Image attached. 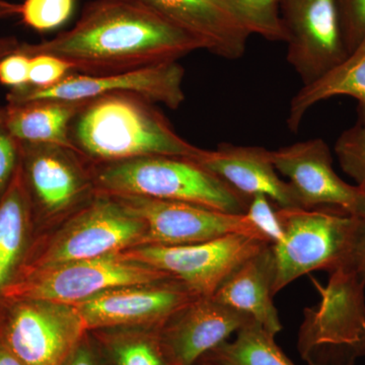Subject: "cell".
Returning a JSON list of instances; mask_svg holds the SVG:
<instances>
[{
	"label": "cell",
	"mask_w": 365,
	"mask_h": 365,
	"mask_svg": "<svg viewBox=\"0 0 365 365\" xmlns=\"http://www.w3.org/2000/svg\"><path fill=\"white\" fill-rule=\"evenodd\" d=\"M335 153L343 172L365 187V123L357 122L343 131L336 141Z\"/></svg>",
	"instance_id": "cell-27"
},
{
	"label": "cell",
	"mask_w": 365,
	"mask_h": 365,
	"mask_svg": "<svg viewBox=\"0 0 365 365\" xmlns=\"http://www.w3.org/2000/svg\"><path fill=\"white\" fill-rule=\"evenodd\" d=\"M287 61L302 86L321 78L347 57L336 0H281Z\"/></svg>",
	"instance_id": "cell-11"
},
{
	"label": "cell",
	"mask_w": 365,
	"mask_h": 365,
	"mask_svg": "<svg viewBox=\"0 0 365 365\" xmlns=\"http://www.w3.org/2000/svg\"><path fill=\"white\" fill-rule=\"evenodd\" d=\"M185 71L179 62L143 67L122 73L91 76L74 72L57 85L49 88H25L9 90L7 104H23L34 101L83 102L93 98L130 93L153 103H160L176 110L185 101L182 91Z\"/></svg>",
	"instance_id": "cell-8"
},
{
	"label": "cell",
	"mask_w": 365,
	"mask_h": 365,
	"mask_svg": "<svg viewBox=\"0 0 365 365\" xmlns=\"http://www.w3.org/2000/svg\"><path fill=\"white\" fill-rule=\"evenodd\" d=\"M117 365H170L160 337L122 338L112 346Z\"/></svg>",
	"instance_id": "cell-26"
},
{
	"label": "cell",
	"mask_w": 365,
	"mask_h": 365,
	"mask_svg": "<svg viewBox=\"0 0 365 365\" xmlns=\"http://www.w3.org/2000/svg\"><path fill=\"white\" fill-rule=\"evenodd\" d=\"M88 331L72 304L32 300L14 314L9 352L24 365H64Z\"/></svg>",
	"instance_id": "cell-13"
},
{
	"label": "cell",
	"mask_w": 365,
	"mask_h": 365,
	"mask_svg": "<svg viewBox=\"0 0 365 365\" xmlns=\"http://www.w3.org/2000/svg\"><path fill=\"white\" fill-rule=\"evenodd\" d=\"M276 336L250 321L232 342L222 343L203 357L207 365H295L276 344Z\"/></svg>",
	"instance_id": "cell-22"
},
{
	"label": "cell",
	"mask_w": 365,
	"mask_h": 365,
	"mask_svg": "<svg viewBox=\"0 0 365 365\" xmlns=\"http://www.w3.org/2000/svg\"><path fill=\"white\" fill-rule=\"evenodd\" d=\"M37 262V267L90 260L140 246L145 225L115 197L98 192Z\"/></svg>",
	"instance_id": "cell-9"
},
{
	"label": "cell",
	"mask_w": 365,
	"mask_h": 365,
	"mask_svg": "<svg viewBox=\"0 0 365 365\" xmlns=\"http://www.w3.org/2000/svg\"><path fill=\"white\" fill-rule=\"evenodd\" d=\"M348 54L365 36V0H336Z\"/></svg>",
	"instance_id": "cell-30"
},
{
	"label": "cell",
	"mask_w": 365,
	"mask_h": 365,
	"mask_svg": "<svg viewBox=\"0 0 365 365\" xmlns=\"http://www.w3.org/2000/svg\"><path fill=\"white\" fill-rule=\"evenodd\" d=\"M362 188L365 192V187ZM353 216L355 218V228L351 253L344 267L351 269L365 282V194L359 210Z\"/></svg>",
	"instance_id": "cell-33"
},
{
	"label": "cell",
	"mask_w": 365,
	"mask_h": 365,
	"mask_svg": "<svg viewBox=\"0 0 365 365\" xmlns=\"http://www.w3.org/2000/svg\"><path fill=\"white\" fill-rule=\"evenodd\" d=\"M83 103L34 101L1 109L7 128L19 143L56 144L74 150L71 127Z\"/></svg>",
	"instance_id": "cell-21"
},
{
	"label": "cell",
	"mask_w": 365,
	"mask_h": 365,
	"mask_svg": "<svg viewBox=\"0 0 365 365\" xmlns=\"http://www.w3.org/2000/svg\"><path fill=\"white\" fill-rule=\"evenodd\" d=\"M276 170L287 178L299 208L329 209L354 215L364 189L336 173L330 148L322 138L309 139L271 150Z\"/></svg>",
	"instance_id": "cell-12"
},
{
	"label": "cell",
	"mask_w": 365,
	"mask_h": 365,
	"mask_svg": "<svg viewBox=\"0 0 365 365\" xmlns=\"http://www.w3.org/2000/svg\"><path fill=\"white\" fill-rule=\"evenodd\" d=\"M26 215L25 187L20 165L0 199V289L6 287L23 244Z\"/></svg>",
	"instance_id": "cell-23"
},
{
	"label": "cell",
	"mask_w": 365,
	"mask_h": 365,
	"mask_svg": "<svg viewBox=\"0 0 365 365\" xmlns=\"http://www.w3.org/2000/svg\"><path fill=\"white\" fill-rule=\"evenodd\" d=\"M252 35L271 42H287L281 18V0H225Z\"/></svg>",
	"instance_id": "cell-24"
},
{
	"label": "cell",
	"mask_w": 365,
	"mask_h": 365,
	"mask_svg": "<svg viewBox=\"0 0 365 365\" xmlns=\"http://www.w3.org/2000/svg\"><path fill=\"white\" fill-rule=\"evenodd\" d=\"M190 160L249 198L261 194L278 208H299L292 187L281 179L267 148L220 143L215 150H201Z\"/></svg>",
	"instance_id": "cell-17"
},
{
	"label": "cell",
	"mask_w": 365,
	"mask_h": 365,
	"mask_svg": "<svg viewBox=\"0 0 365 365\" xmlns=\"http://www.w3.org/2000/svg\"><path fill=\"white\" fill-rule=\"evenodd\" d=\"M20 160L21 143L7 128L0 108V199L13 182Z\"/></svg>",
	"instance_id": "cell-31"
},
{
	"label": "cell",
	"mask_w": 365,
	"mask_h": 365,
	"mask_svg": "<svg viewBox=\"0 0 365 365\" xmlns=\"http://www.w3.org/2000/svg\"><path fill=\"white\" fill-rule=\"evenodd\" d=\"M336 97L354 98L359 104V123H365V36L353 51L332 71L302 88L290 101L287 123L299 131L307 113L319 103Z\"/></svg>",
	"instance_id": "cell-20"
},
{
	"label": "cell",
	"mask_w": 365,
	"mask_h": 365,
	"mask_svg": "<svg viewBox=\"0 0 365 365\" xmlns=\"http://www.w3.org/2000/svg\"><path fill=\"white\" fill-rule=\"evenodd\" d=\"M31 57L21 49V43L14 52L0 60V83L11 90L29 86Z\"/></svg>",
	"instance_id": "cell-32"
},
{
	"label": "cell",
	"mask_w": 365,
	"mask_h": 365,
	"mask_svg": "<svg viewBox=\"0 0 365 365\" xmlns=\"http://www.w3.org/2000/svg\"><path fill=\"white\" fill-rule=\"evenodd\" d=\"M198 299L176 279L112 288L72 304L88 330L128 325H165Z\"/></svg>",
	"instance_id": "cell-14"
},
{
	"label": "cell",
	"mask_w": 365,
	"mask_h": 365,
	"mask_svg": "<svg viewBox=\"0 0 365 365\" xmlns=\"http://www.w3.org/2000/svg\"><path fill=\"white\" fill-rule=\"evenodd\" d=\"M150 7L196 38L216 56L237 60L244 56L251 34L225 0H132Z\"/></svg>",
	"instance_id": "cell-18"
},
{
	"label": "cell",
	"mask_w": 365,
	"mask_h": 365,
	"mask_svg": "<svg viewBox=\"0 0 365 365\" xmlns=\"http://www.w3.org/2000/svg\"><path fill=\"white\" fill-rule=\"evenodd\" d=\"M153 105L130 93L83 101L71 127L72 148L98 163L153 155H198L202 148L180 136Z\"/></svg>",
	"instance_id": "cell-2"
},
{
	"label": "cell",
	"mask_w": 365,
	"mask_h": 365,
	"mask_svg": "<svg viewBox=\"0 0 365 365\" xmlns=\"http://www.w3.org/2000/svg\"><path fill=\"white\" fill-rule=\"evenodd\" d=\"M0 365H24L9 351L0 350Z\"/></svg>",
	"instance_id": "cell-36"
},
{
	"label": "cell",
	"mask_w": 365,
	"mask_h": 365,
	"mask_svg": "<svg viewBox=\"0 0 365 365\" xmlns=\"http://www.w3.org/2000/svg\"><path fill=\"white\" fill-rule=\"evenodd\" d=\"M21 11V4L0 0V20L19 16ZM20 45V42L16 38H0V60L14 52Z\"/></svg>",
	"instance_id": "cell-34"
},
{
	"label": "cell",
	"mask_w": 365,
	"mask_h": 365,
	"mask_svg": "<svg viewBox=\"0 0 365 365\" xmlns=\"http://www.w3.org/2000/svg\"><path fill=\"white\" fill-rule=\"evenodd\" d=\"M174 279L169 274L127 258L123 253L36 267L4 289L9 299L74 304L112 288L150 285Z\"/></svg>",
	"instance_id": "cell-6"
},
{
	"label": "cell",
	"mask_w": 365,
	"mask_h": 365,
	"mask_svg": "<svg viewBox=\"0 0 365 365\" xmlns=\"http://www.w3.org/2000/svg\"><path fill=\"white\" fill-rule=\"evenodd\" d=\"M79 157L66 146L21 143L20 169L34 198L49 215L66 211L90 192V180Z\"/></svg>",
	"instance_id": "cell-16"
},
{
	"label": "cell",
	"mask_w": 365,
	"mask_h": 365,
	"mask_svg": "<svg viewBox=\"0 0 365 365\" xmlns=\"http://www.w3.org/2000/svg\"><path fill=\"white\" fill-rule=\"evenodd\" d=\"M113 197L145 225L140 246H182L235 234L267 242L245 213L232 215L197 204L148 197Z\"/></svg>",
	"instance_id": "cell-10"
},
{
	"label": "cell",
	"mask_w": 365,
	"mask_h": 365,
	"mask_svg": "<svg viewBox=\"0 0 365 365\" xmlns=\"http://www.w3.org/2000/svg\"><path fill=\"white\" fill-rule=\"evenodd\" d=\"M29 56L49 54L78 73H122L178 62L203 50L196 38L132 0H93L71 30L38 44L21 43Z\"/></svg>",
	"instance_id": "cell-1"
},
{
	"label": "cell",
	"mask_w": 365,
	"mask_h": 365,
	"mask_svg": "<svg viewBox=\"0 0 365 365\" xmlns=\"http://www.w3.org/2000/svg\"><path fill=\"white\" fill-rule=\"evenodd\" d=\"M160 337L170 365H194L252 321L211 297H198L172 317Z\"/></svg>",
	"instance_id": "cell-15"
},
{
	"label": "cell",
	"mask_w": 365,
	"mask_h": 365,
	"mask_svg": "<svg viewBox=\"0 0 365 365\" xmlns=\"http://www.w3.org/2000/svg\"><path fill=\"white\" fill-rule=\"evenodd\" d=\"M100 193L140 196L197 204L232 215H244L249 197L186 158L153 155L98 163L93 172Z\"/></svg>",
	"instance_id": "cell-3"
},
{
	"label": "cell",
	"mask_w": 365,
	"mask_h": 365,
	"mask_svg": "<svg viewBox=\"0 0 365 365\" xmlns=\"http://www.w3.org/2000/svg\"><path fill=\"white\" fill-rule=\"evenodd\" d=\"M76 6V0H24L19 16L36 32H52L71 20Z\"/></svg>",
	"instance_id": "cell-25"
},
{
	"label": "cell",
	"mask_w": 365,
	"mask_h": 365,
	"mask_svg": "<svg viewBox=\"0 0 365 365\" xmlns=\"http://www.w3.org/2000/svg\"><path fill=\"white\" fill-rule=\"evenodd\" d=\"M268 245L251 235L235 234L182 246H138L122 253L169 274L196 297H212L242 263Z\"/></svg>",
	"instance_id": "cell-7"
},
{
	"label": "cell",
	"mask_w": 365,
	"mask_h": 365,
	"mask_svg": "<svg viewBox=\"0 0 365 365\" xmlns=\"http://www.w3.org/2000/svg\"><path fill=\"white\" fill-rule=\"evenodd\" d=\"M270 201L268 197L261 194L251 197L245 215L266 241L274 245L282 240L283 228L277 210L272 207Z\"/></svg>",
	"instance_id": "cell-28"
},
{
	"label": "cell",
	"mask_w": 365,
	"mask_h": 365,
	"mask_svg": "<svg viewBox=\"0 0 365 365\" xmlns=\"http://www.w3.org/2000/svg\"><path fill=\"white\" fill-rule=\"evenodd\" d=\"M283 237L271 245L274 294L292 281L313 272H328L347 265L355 218L329 209L278 208Z\"/></svg>",
	"instance_id": "cell-5"
},
{
	"label": "cell",
	"mask_w": 365,
	"mask_h": 365,
	"mask_svg": "<svg viewBox=\"0 0 365 365\" xmlns=\"http://www.w3.org/2000/svg\"><path fill=\"white\" fill-rule=\"evenodd\" d=\"M274 259L271 245L242 263L211 299L246 314L276 336L282 330L273 304Z\"/></svg>",
	"instance_id": "cell-19"
},
{
	"label": "cell",
	"mask_w": 365,
	"mask_h": 365,
	"mask_svg": "<svg viewBox=\"0 0 365 365\" xmlns=\"http://www.w3.org/2000/svg\"><path fill=\"white\" fill-rule=\"evenodd\" d=\"M64 365H98L90 348L79 344Z\"/></svg>",
	"instance_id": "cell-35"
},
{
	"label": "cell",
	"mask_w": 365,
	"mask_h": 365,
	"mask_svg": "<svg viewBox=\"0 0 365 365\" xmlns=\"http://www.w3.org/2000/svg\"><path fill=\"white\" fill-rule=\"evenodd\" d=\"M30 57L29 86L34 88H49L57 85L76 72L66 61L52 55L37 53Z\"/></svg>",
	"instance_id": "cell-29"
},
{
	"label": "cell",
	"mask_w": 365,
	"mask_h": 365,
	"mask_svg": "<svg viewBox=\"0 0 365 365\" xmlns=\"http://www.w3.org/2000/svg\"><path fill=\"white\" fill-rule=\"evenodd\" d=\"M329 274L326 287L312 279L321 300L304 309L297 349L307 365H355L365 356V282L348 267Z\"/></svg>",
	"instance_id": "cell-4"
}]
</instances>
